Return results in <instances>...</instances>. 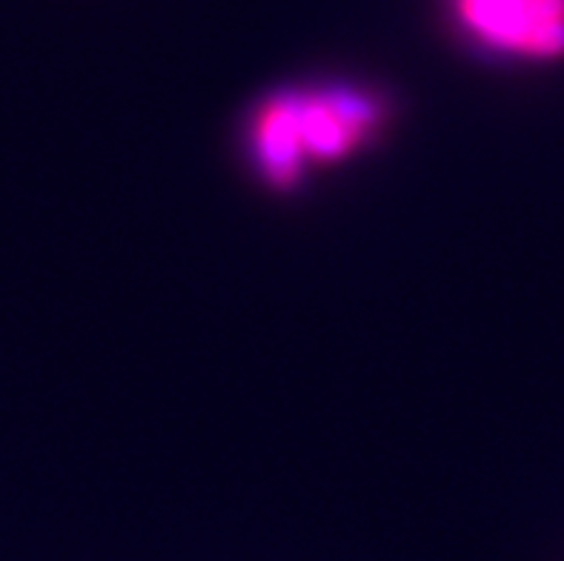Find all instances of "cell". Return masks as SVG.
Returning a JSON list of instances; mask_svg holds the SVG:
<instances>
[{
	"mask_svg": "<svg viewBox=\"0 0 564 561\" xmlns=\"http://www.w3.org/2000/svg\"><path fill=\"white\" fill-rule=\"evenodd\" d=\"M387 100L352 80L293 84L267 95L247 118V164L272 190H295L379 141Z\"/></svg>",
	"mask_w": 564,
	"mask_h": 561,
	"instance_id": "cell-1",
	"label": "cell"
},
{
	"mask_svg": "<svg viewBox=\"0 0 564 561\" xmlns=\"http://www.w3.org/2000/svg\"><path fill=\"white\" fill-rule=\"evenodd\" d=\"M453 26L479 55L544 66L564 57V0H444Z\"/></svg>",
	"mask_w": 564,
	"mask_h": 561,
	"instance_id": "cell-2",
	"label": "cell"
}]
</instances>
